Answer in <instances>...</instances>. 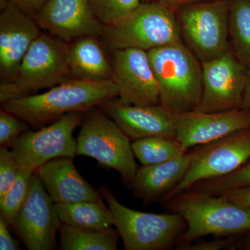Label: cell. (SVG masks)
<instances>
[{
	"mask_svg": "<svg viewBox=\"0 0 250 250\" xmlns=\"http://www.w3.org/2000/svg\"><path fill=\"white\" fill-rule=\"evenodd\" d=\"M118 96L112 80L89 81L71 79L39 95L16 99L2 104L1 108L41 128L72 112H86Z\"/></svg>",
	"mask_w": 250,
	"mask_h": 250,
	"instance_id": "obj_1",
	"label": "cell"
},
{
	"mask_svg": "<svg viewBox=\"0 0 250 250\" xmlns=\"http://www.w3.org/2000/svg\"><path fill=\"white\" fill-rule=\"evenodd\" d=\"M162 203L187 222L177 246L208 235L228 237L250 231V208L219 195L188 189Z\"/></svg>",
	"mask_w": 250,
	"mask_h": 250,
	"instance_id": "obj_2",
	"label": "cell"
},
{
	"mask_svg": "<svg viewBox=\"0 0 250 250\" xmlns=\"http://www.w3.org/2000/svg\"><path fill=\"white\" fill-rule=\"evenodd\" d=\"M160 104L174 113L195 111L202 94V65L183 41L147 51Z\"/></svg>",
	"mask_w": 250,
	"mask_h": 250,
	"instance_id": "obj_3",
	"label": "cell"
},
{
	"mask_svg": "<svg viewBox=\"0 0 250 250\" xmlns=\"http://www.w3.org/2000/svg\"><path fill=\"white\" fill-rule=\"evenodd\" d=\"M69 46V42L42 33L24 56L14 79L1 83L0 103L29 96L71 80Z\"/></svg>",
	"mask_w": 250,
	"mask_h": 250,
	"instance_id": "obj_4",
	"label": "cell"
},
{
	"mask_svg": "<svg viewBox=\"0 0 250 250\" xmlns=\"http://www.w3.org/2000/svg\"><path fill=\"white\" fill-rule=\"evenodd\" d=\"M102 37L111 50L149 51L182 41L175 8L159 0L141 3L121 22L104 27Z\"/></svg>",
	"mask_w": 250,
	"mask_h": 250,
	"instance_id": "obj_5",
	"label": "cell"
},
{
	"mask_svg": "<svg viewBox=\"0 0 250 250\" xmlns=\"http://www.w3.org/2000/svg\"><path fill=\"white\" fill-rule=\"evenodd\" d=\"M76 154L89 156L105 168L118 171L125 187L132 188L139 167L131 140L100 107L85 112L77 136Z\"/></svg>",
	"mask_w": 250,
	"mask_h": 250,
	"instance_id": "obj_6",
	"label": "cell"
},
{
	"mask_svg": "<svg viewBox=\"0 0 250 250\" xmlns=\"http://www.w3.org/2000/svg\"><path fill=\"white\" fill-rule=\"evenodd\" d=\"M101 192L111 210L113 225L123 239L125 250H166L177 244L187 228L178 213H145L125 207L108 188Z\"/></svg>",
	"mask_w": 250,
	"mask_h": 250,
	"instance_id": "obj_7",
	"label": "cell"
},
{
	"mask_svg": "<svg viewBox=\"0 0 250 250\" xmlns=\"http://www.w3.org/2000/svg\"><path fill=\"white\" fill-rule=\"evenodd\" d=\"M228 0L192 1L176 9L182 41L202 62L230 49Z\"/></svg>",
	"mask_w": 250,
	"mask_h": 250,
	"instance_id": "obj_8",
	"label": "cell"
},
{
	"mask_svg": "<svg viewBox=\"0 0 250 250\" xmlns=\"http://www.w3.org/2000/svg\"><path fill=\"white\" fill-rule=\"evenodd\" d=\"M190 152L187 173L161 202L167 201L202 181L231 173L250 159V129L241 130L222 139L199 146Z\"/></svg>",
	"mask_w": 250,
	"mask_h": 250,
	"instance_id": "obj_9",
	"label": "cell"
},
{
	"mask_svg": "<svg viewBox=\"0 0 250 250\" xmlns=\"http://www.w3.org/2000/svg\"><path fill=\"white\" fill-rule=\"evenodd\" d=\"M85 112H72L36 131H24L11 145L21 170L36 172L45 163L59 157L77 156L73 132L81 126Z\"/></svg>",
	"mask_w": 250,
	"mask_h": 250,
	"instance_id": "obj_10",
	"label": "cell"
},
{
	"mask_svg": "<svg viewBox=\"0 0 250 250\" xmlns=\"http://www.w3.org/2000/svg\"><path fill=\"white\" fill-rule=\"evenodd\" d=\"M40 176L33 172L25 202L11 228L29 250H53L62 221Z\"/></svg>",
	"mask_w": 250,
	"mask_h": 250,
	"instance_id": "obj_11",
	"label": "cell"
},
{
	"mask_svg": "<svg viewBox=\"0 0 250 250\" xmlns=\"http://www.w3.org/2000/svg\"><path fill=\"white\" fill-rule=\"evenodd\" d=\"M202 65V94L196 110L213 113L241 108L248 68L231 49Z\"/></svg>",
	"mask_w": 250,
	"mask_h": 250,
	"instance_id": "obj_12",
	"label": "cell"
},
{
	"mask_svg": "<svg viewBox=\"0 0 250 250\" xmlns=\"http://www.w3.org/2000/svg\"><path fill=\"white\" fill-rule=\"evenodd\" d=\"M112 80L121 103L136 106L160 104L159 85L147 51L139 48L111 50Z\"/></svg>",
	"mask_w": 250,
	"mask_h": 250,
	"instance_id": "obj_13",
	"label": "cell"
},
{
	"mask_svg": "<svg viewBox=\"0 0 250 250\" xmlns=\"http://www.w3.org/2000/svg\"><path fill=\"white\" fill-rule=\"evenodd\" d=\"M175 140L184 150L222 139L241 130L250 129V110L206 113L195 110L173 113Z\"/></svg>",
	"mask_w": 250,
	"mask_h": 250,
	"instance_id": "obj_14",
	"label": "cell"
},
{
	"mask_svg": "<svg viewBox=\"0 0 250 250\" xmlns=\"http://www.w3.org/2000/svg\"><path fill=\"white\" fill-rule=\"evenodd\" d=\"M35 19L41 29L67 42L102 36L104 29L89 0H47Z\"/></svg>",
	"mask_w": 250,
	"mask_h": 250,
	"instance_id": "obj_15",
	"label": "cell"
},
{
	"mask_svg": "<svg viewBox=\"0 0 250 250\" xmlns=\"http://www.w3.org/2000/svg\"><path fill=\"white\" fill-rule=\"evenodd\" d=\"M35 18L12 3L0 14V75L2 82L14 79L24 56L42 33Z\"/></svg>",
	"mask_w": 250,
	"mask_h": 250,
	"instance_id": "obj_16",
	"label": "cell"
},
{
	"mask_svg": "<svg viewBox=\"0 0 250 250\" xmlns=\"http://www.w3.org/2000/svg\"><path fill=\"white\" fill-rule=\"evenodd\" d=\"M99 107L116 122L131 141L150 136L175 139L173 113L162 105H128L114 99Z\"/></svg>",
	"mask_w": 250,
	"mask_h": 250,
	"instance_id": "obj_17",
	"label": "cell"
},
{
	"mask_svg": "<svg viewBox=\"0 0 250 250\" xmlns=\"http://www.w3.org/2000/svg\"><path fill=\"white\" fill-rule=\"evenodd\" d=\"M74 158L59 157L41 166L39 174L55 204L77 203L103 200V194L88 184L74 165Z\"/></svg>",
	"mask_w": 250,
	"mask_h": 250,
	"instance_id": "obj_18",
	"label": "cell"
},
{
	"mask_svg": "<svg viewBox=\"0 0 250 250\" xmlns=\"http://www.w3.org/2000/svg\"><path fill=\"white\" fill-rule=\"evenodd\" d=\"M190 159V152H187L173 160L139 168L132 187L135 198L147 204L161 200L184 178Z\"/></svg>",
	"mask_w": 250,
	"mask_h": 250,
	"instance_id": "obj_19",
	"label": "cell"
},
{
	"mask_svg": "<svg viewBox=\"0 0 250 250\" xmlns=\"http://www.w3.org/2000/svg\"><path fill=\"white\" fill-rule=\"evenodd\" d=\"M97 36H84L69 46L68 62L72 79L112 80L113 67Z\"/></svg>",
	"mask_w": 250,
	"mask_h": 250,
	"instance_id": "obj_20",
	"label": "cell"
},
{
	"mask_svg": "<svg viewBox=\"0 0 250 250\" xmlns=\"http://www.w3.org/2000/svg\"><path fill=\"white\" fill-rule=\"evenodd\" d=\"M62 223L85 229H104L113 225V215L103 200L77 203L55 204Z\"/></svg>",
	"mask_w": 250,
	"mask_h": 250,
	"instance_id": "obj_21",
	"label": "cell"
},
{
	"mask_svg": "<svg viewBox=\"0 0 250 250\" xmlns=\"http://www.w3.org/2000/svg\"><path fill=\"white\" fill-rule=\"evenodd\" d=\"M62 250H116L121 235L117 229H85L62 223Z\"/></svg>",
	"mask_w": 250,
	"mask_h": 250,
	"instance_id": "obj_22",
	"label": "cell"
},
{
	"mask_svg": "<svg viewBox=\"0 0 250 250\" xmlns=\"http://www.w3.org/2000/svg\"><path fill=\"white\" fill-rule=\"evenodd\" d=\"M230 48L250 68V0H228Z\"/></svg>",
	"mask_w": 250,
	"mask_h": 250,
	"instance_id": "obj_23",
	"label": "cell"
},
{
	"mask_svg": "<svg viewBox=\"0 0 250 250\" xmlns=\"http://www.w3.org/2000/svg\"><path fill=\"white\" fill-rule=\"evenodd\" d=\"M133 152L143 166H152L183 156L184 150L175 139L161 136L143 138L131 143Z\"/></svg>",
	"mask_w": 250,
	"mask_h": 250,
	"instance_id": "obj_24",
	"label": "cell"
},
{
	"mask_svg": "<svg viewBox=\"0 0 250 250\" xmlns=\"http://www.w3.org/2000/svg\"><path fill=\"white\" fill-rule=\"evenodd\" d=\"M33 172L21 170L17 178L7 193L0 200V216L4 219L9 227L22 208L30 187Z\"/></svg>",
	"mask_w": 250,
	"mask_h": 250,
	"instance_id": "obj_25",
	"label": "cell"
},
{
	"mask_svg": "<svg viewBox=\"0 0 250 250\" xmlns=\"http://www.w3.org/2000/svg\"><path fill=\"white\" fill-rule=\"evenodd\" d=\"M94 14L104 27L121 22L141 5V0H89Z\"/></svg>",
	"mask_w": 250,
	"mask_h": 250,
	"instance_id": "obj_26",
	"label": "cell"
},
{
	"mask_svg": "<svg viewBox=\"0 0 250 250\" xmlns=\"http://www.w3.org/2000/svg\"><path fill=\"white\" fill-rule=\"evenodd\" d=\"M250 186V162L245 164L231 173L209 180L202 181L189 189L217 195L236 188Z\"/></svg>",
	"mask_w": 250,
	"mask_h": 250,
	"instance_id": "obj_27",
	"label": "cell"
},
{
	"mask_svg": "<svg viewBox=\"0 0 250 250\" xmlns=\"http://www.w3.org/2000/svg\"><path fill=\"white\" fill-rule=\"evenodd\" d=\"M29 125L21 118L1 108L0 111V144L11 147L18 136L29 129Z\"/></svg>",
	"mask_w": 250,
	"mask_h": 250,
	"instance_id": "obj_28",
	"label": "cell"
},
{
	"mask_svg": "<svg viewBox=\"0 0 250 250\" xmlns=\"http://www.w3.org/2000/svg\"><path fill=\"white\" fill-rule=\"evenodd\" d=\"M21 168L12 151L0 148V200L5 196L17 178Z\"/></svg>",
	"mask_w": 250,
	"mask_h": 250,
	"instance_id": "obj_29",
	"label": "cell"
},
{
	"mask_svg": "<svg viewBox=\"0 0 250 250\" xmlns=\"http://www.w3.org/2000/svg\"><path fill=\"white\" fill-rule=\"evenodd\" d=\"M234 242L231 236L225 237L222 239L215 241L205 242V243H192L184 246L177 247V250H221L230 248Z\"/></svg>",
	"mask_w": 250,
	"mask_h": 250,
	"instance_id": "obj_30",
	"label": "cell"
},
{
	"mask_svg": "<svg viewBox=\"0 0 250 250\" xmlns=\"http://www.w3.org/2000/svg\"><path fill=\"white\" fill-rule=\"evenodd\" d=\"M228 201L250 208V186L236 188L219 194Z\"/></svg>",
	"mask_w": 250,
	"mask_h": 250,
	"instance_id": "obj_31",
	"label": "cell"
},
{
	"mask_svg": "<svg viewBox=\"0 0 250 250\" xmlns=\"http://www.w3.org/2000/svg\"><path fill=\"white\" fill-rule=\"evenodd\" d=\"M47 0H10L16 7L29 16L36 18Z\"/></svg>",
	"mask_w": 250,
	"mask_h": 250,
	"instance_id": "obj_32",
	"label": "cell"
},
{
	"mask_svg": "<svg viewBox=\"0 0 250 250\" xmlns=\"http://www.w3.org/2000/svg\"><path fill=\"white\" fill-rule=\"evenodd\" d=\"M9 225L2 217L0 216V250H21L18 243L9 232Z\"/></svg>",
	"mask_w": 250,
	"mask_h": 250,
	"instance_id": "obj_33",
	"label": "cell"
},
{
	"mask_svg": "<svg viewBox=\"0 0 250 250\" xmlns=\"http://www.w3.org/2000/svg\"><path fill=\"white\" fill-rule=\"evenodd\" d=\"M241 108L250 110V68L247 70L246 87L243 93Z\"/></svg>",
	"mask_w": 250,
	"mask_h": 250,
	"instance_id": "obj_34",
	"label": "cell"
},
{
	"mask_svg": "<svg viewBox=\"0 0 250 250\" xmlns=\"http://www.w3.org/2000/svg\"><path fill=\"white\" fill-rule=\"evenodd\" d=\"M159 1H163V2L170 5V6L177 9V8L182 6V5L197 1V0H159Z\"/></svg>",
	"mask_w": 250,
	"mask_h": 250,
	"instance_id": "obj_35",
	"label": "cell"
},
{
	"mask_svg": "<svg viewBox=\"0 0 250 250\" xmlns=\"http://www.w3.org/2000/svg\"><path fill=\"white\" fill-rule=\"evenodd\" d=\"M10 2H11L10 0H0V10L1 11L4 10L9 4Z\"/></svg>",
	"mask_w": 250,
	"mask_h": 250,
	"instance_id": "obj_36",
	"label": "cell"
},
{
	"mask_svg": "<svg viewBox=\"0 0 250 250\" xmlns=\"http://www.w3.org/2000/svg\"><path fill=\"white\" fill-rule=\"evenodd\" d=\"M245 249L250 250V231L249 237H248V239H247L246 243V246H245Z\"/></svg>",
	"mask_w": 250,
	"mask_h": 250,
	"instance_id": "obj_37",
	"label": "cell"
},
{
	"mask_svg": "<svg viewBox=\"0 0 250 250\" xmlns=\"http://www.w3.org/2000/svg\"><path fill=\"white\" fill-rule=\"evenodd\" d=\"M141 1L142 3H148L150 2V1H153V0H141Z\"/></svg>",
	"mask_w": 250,
	"mask_h": 250,
	"instance_id": "obj_38",
	"label": "cell"
}]
</instances>
